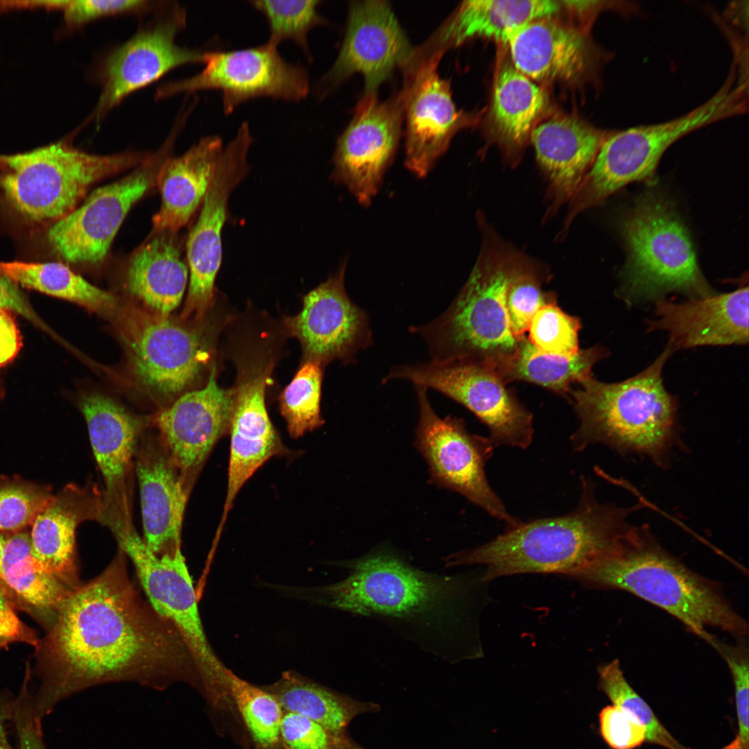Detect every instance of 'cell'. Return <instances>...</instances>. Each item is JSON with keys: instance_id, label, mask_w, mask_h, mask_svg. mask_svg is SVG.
Segmentation results:
<instances>
[{"instance_id": "1", "label": "cell", "mask_w": 749, "mask_h": 749, "mask_svg": "<svg viewBox=\"0 0 749 749\" xmlns=\"http://www.w3.org/2000/svg\"><path fill=\"white\" fill-rule=\"evenodd\" d=\"M119 549L98 576L70 591L36 647L40 680L33 695L35 720L62 700L112 682L155 690L186 683L201 691L194 663L174 626L130 581Z\"/></svg>"}, {"instance_id": "2", "label": "cell", "mask_w": 749, "mask_h": 749, "mask_svg": "<svg viewBox=\"0 0 749 749\" xmlns=\"http://www.w3.org/2000/svg\"><path fill=\"white\" fill-rule=\"evenodd\" d=\"M348 575L316 590L329 608L377 619L443 660L458 658L466 584L420 570L387 551L347 562Z\"/></svg>"}, {"instance_id": "3", "label": "cell", "mask_w": 749, "mask_h": 749, "mask_svg": "<svg viewBox=\"0 0 749 749\" xmlns=\"http://www.w3.org/2000/svg\"><path fill=\"white\" fill-rule=\"evenodd\" d=\"M481 227L482 249L458 295L433 321L410 329L426 341L431 361L476 362L502 379L524 340L511 329L508 289L517 277L535 264L487 227Z\"/></svg>"}, {"instance_id": "4", "label": "cell", "mask_w": 749, "mask_h": 749, "mask_svg": "<svg viewBox=\"0 0 749 749\" xmlns=\"http://www.w3.org/2000/svg\"><path fill=\"white\" fill-rule=\"evenodd\" d=\"M581 484L572 512L507 528L485 544L448 556L446 567L486 566L482 581L521 574L571 578L631 527L627 517L635 510L599 503L591 482L582 477Z\"/></svg>"}, {"instance_id": "5", "label": "cell", "mask_w": 749, "mask_h": 749, "mask_svg": "<svg viewBox=\"0 0 749 749\" xmlns=\"http://www.w3.org/2000/svg\"><path fill=\"white\" fill-rule=\"evenodd\" d=\"M583 585L626 590L660 607L709 641V626L744 635L745 620L714 585L667 553L645 527L631 526L572 577Z\"/></svg>"}, {"instance_id": "6", "label": "cell", "mask_w": 749, "mask_h": 749, "mask_svg": "<svg viewBox=\"0 0 749 749\" xmlns=\"http://www.w3.org/2000/svg\"><path fill=\"white\" fill-rule=\"evenodd\" d=\"M673 352L667 345L644 370L621 382L608 384L591 377L578 383L569 393L579 420L569 438L573 449L603 444L666 466L680 445L677 401L662 377Z\"/></svg>"}, {"instance_id": "7", "label": "cell", "mask_w": 749, "mask_h": 749, "mask_svg": "<svg viewBox=\"0 0 749 749\" xmlns=\"http://www.w3.org/2000/svg\"><path fill=\"white\" fill-rule=\"evenodd\" d=\"M621 233L627 260L621 297L630 304L671 291L691 299L715 294L703 275L687 227L660 196L638 200L623 218Z\"/></svg>"}, {"instance_id": "8", "label": "cell", "mask_w": 749, "mask_h": 749, "mask_svg": "<svg viewBox=\"0 0 749 749\" xmlns=\"http://www.w3.org/2000/svg\"><path fill=\"white\" fill-rule=\"evenodd\" d=\"M148 157L133 152L94 155L59 141L0 155V186L25 219L55 223L78 206L93 184L138 166Z\"/></svg>"}, {"instance_id": "9", "label": "cell", "mask_w": 749, "mask_h": 749, "mask_svg": "<svg viewBox=\"0 0 749 749\" xmlns=\"http://www.w3.org/2000/svg\"><path fill=\"white\" fill-rule=\"evenodd\" d=\"M119 549L132 562L150 605L176 629L196 666L201 694L209 705H230L227 670L213 651L203 628L193 583L184 556L155 555L134 528L116 537Z\"/></svg>"}, {"instance_id": "10", "label": "cell", "mask_w": 749, "mask_h": 749, "mask_svg": "<svg viewBox=\"0 0 749 749\" xmlns=\"http://www.w3.org/2000/svg\"><path fill=\"white\" fill-rule=\"evenodd\" d=\"M117 313L131 375L146 395L169 402L199 379L209 357V338L199 327L134 307Z\"/></svg>"}, {"instance_id": "11", "label": "cell", "mask_w": 749, "mask_h": 749, "mask_svg": "<svg viewBox=\"0 0 749 749\" xmlns=\"http://www.w3.org/2000/svg\"><path fill=\"white\" fill-rule=\"evenodd\" d=\"M722 118L721 105L710 98L672 120L610 134L569 200L563 230L580 212L601 204L625 186L653 180L662 156L673 143Z\"/></svg>"}, {"instance_id": "12", "label": "cell", "mask_w": 749, "mask_h": 749, "mask_svg": "<svg viewBox=\"0 0 749 749\" xmlns=\"http://www.w3.org/2000/svg\"><path fill=\"white\" fill-rule=\"evenodd\" d=\"M391 379L438 390L463 405L487 426L494 447L526 449L533 441L532 414L484 365L468 361L401 365L390 369L384 383Z\"/></svg>"}, {"instance_id": "13", "label": "cell", "mask_w": 749, "mask_h": 749, "mask_svg": "<svg viewBox=\"0 0 749 749\" xmlns=\"http://www.w3.org/2000/svg\"><path fill=\"white\" fill-rule=\"evenodd\" d=\"M420 417L415 445L426 460L431 481L456 492L508 528L522 522L510 514L493 490L485 473L494 446L489 438L470 433L456 417H439L433 409L426 388L415 386Z\"/></svg>"}, {"instance_id": "14", "label": "cell", "mask_w": 749, "mask_h": 749, "mask_svg": "<svg viewBox=\"0 0 749 749\" xmlns=\"http://www.w3.org/2000/svg\"><path fill=\"white\" fill-rule=\"evenodd\" d=\"M277 47L266 42L243 49L207 51L200 72L160 85L155 98L219 90L226 114L241 103L260 96L299 101L309 92L308 72L303 66L284 60Z\"/></svg>"}, {"instance_id": "15", "label": "cell", "mask_w": 749, "mask_h": 749, "mask_svg": "<svg viewBox=\"0 0 749 749\" xmlns=\"http://www.w3.org/2000/svg\"><path fill=\"white\" fill-rule=\"evenodd\" d=\"M171 135L162 148L129 175L92 191L83 203L53 223L47 241L63 259L73 264L103 262L128 212L155 184L169 157Z\"/></svg>"}, {"instance_id": "16", "label": "cell", "mask_w": 749, "mask_h": 749, "mask_svg": "<svg viewBox=\"0 0 749 749\" xmlns=\"http://www.w3.org/2000/svg\"><path fill=\"white\" fill-rule=\"evenodd\" d=\"M186 13L171 6L101 61V91L89 121L99 122L132 92L157 80L178 67L204 63L207 51L178 45L175 37L184 27Z\"/></svg>"}, {"instance_id": "17", "label": "cell", "mask_w": 749, "mask_h": 749, "mask_svg": "<svg viewBox=\"0 0 749 749\" xmlns=\"http://www.w3.org/2000/svg\"><path fill=\"white\" fill-rule=\"evenodd\" d=\"M254 139L243 122L234 138L225 146L199 216L186 243L189 285L182 318L200 320L212 304L215 279L222 261V230L227 217V202L234 188L249 171L246 162Z\"/></svg>"}, {"instance_id": "18", "label": "cell", "mask_w": 749, "mask_h": 749, "mask_svg": "<svg viewBox=\"0 0 749 749\" xmlns=\"http://www.w3.org/2000/svg\"><path fill=\"white\" fill-rule=\"evenodd\" d=\"M404 113L402 92L386 101L365 94L339 137L333 157V180L362 206H369L393 160Z\"/></svg>"}, {"instance_id": "19", "label": "cell", "mask_w": 749, "mask_h": 749, "mask_svg": "<svg viewBox=\"0 0 749 749\" xmlns=\"http://www.w3.org/2000/svg\"><path fill=\"white\" fill-rule=\"evenodd\" d=\"M346 261L325 282L303 298L301 311L286 317L288 332L301 343L307 360L326 364L356 361L372 343L366 312L354 304L345 289Z\"/></svg>"}, {"instance_id": "20", "label": "cell", "mask_w": 749, "mask_h": 749, "mask_svg": "<svg viewBox=\"0 0 749 749\" xmlns=\"http://www.w3.org/2000/svg\"><path fill=\"white\" fill-rule=\"evenodd\" d=\"M91 445L105 485L101 523L114 534L133 527L130 476L141 422L112 398L98 393L81 396Z\"/></svg>"}, {"instance_id": "21", "label": "cell", "mask_w": 749, "mask_h": 749, "mask_svg": "<svg viewBox=\"0 0 749 749\" xmlns=\"http://www.w3.org/2000/svg\"><path fill=\"white\" fill-rule=\"evenodd\" d=\"M443 52L436 51L405 67L404 98L406 130V167L417 178L426 177L447 150L464 123L453 102L449 83L438 73Z\"/></svg>"}, {"instance_id": "22", "label": "cell", "mask_w": 749, "mask_h": 749, "mask_svg": "<svg viewBox=\"0 0 749 749\" xmlns=\"http://www.w3.org/2000/svg\"><path fill=\"white\" fill-rule=\"evenodd\" d=\"M414 53L387 2H353L338 55L320 83L329 89L360 73L365 80V94H377L393 70L405 68Z\"/></svg>"}, {"instance_id": "23", "label": "cell", "mask_w": 749, "mask_h": 749, "mask_svg": "<svg viewBox=\"0 0 749 749\" xmlns=\"http://www.w3.org/2000/svg\"><path fill=\"white\" fill-rule=\"evenodd\" d=\"M234 388H221L212 368L206 386L180 395L155 417L158 437L189 490L196 475L229 429Z\"/></svg>"}, {"instance_id": "24", "label": "cell", "mask_w": 749, "mask_h": 749, "mask_svg": "<svg viewBox=\"0 0 749 749\" xmlns=\"http://www.w3.org/2000/svg\"><path fill=\"white\" fill-rule=\"evenodd\" d=\"M243 368L234 388V404L230 424V446L227 486L222 531L234 499L246 482L267 460L279 454L282 444L271 422L265 403L266 387L272 362L252 363Z\"/></svg>"}, {"instance_id": "25", "label": "cell", "mask_w": 749, "mask_h": 749, "mask_svg": "<svg viewBox=\"0 0 749 749\" xmlns=\"http://www.w3.org/2000/svg\"><path fill=\"white\" fill-rule=\"evenodd\" d=\"M748 286L677 303L660 300L648 330H665L674 351L748 343Z\"/></svg>"}, {"instance_id": "26", "label": "cell", "mask_w": 749, "mask_h": 749, "mask_svg": "<svg viewBox=\"0 0 749 749\" xmlns=\"http://www.w3.org/2000/svg\"><path fill=\"white\" fill-rule=\"evenodd\" d=\"M144 542L155 555H174L189 490L158 438H142L137 447Z\"/></svg>"}, {"instance_id": "27", "label": "cell", "mask_w": 749, "mask_h": 749, "mask_svg": "<svg viewBox=\"0 0 749 749\" xmlns=\"http://www.w3.org/2000/svg\"><path fill=\"white\" fill-rule=\"evenodd\" d=\"M103 495L97 485L69 484L37 515L30 532L32 551L42 568L72 589L79 582L76 530L86 520L101 522Z\"/></svg>"}, {"instance_id": "28", "label": "cell", "mask_w": 749, "mask_h": 749, "mask_svg": "<svg viewBox=\"0 0 749 749\" xmlns=\"http://www.w3.org/2000/svg\"><path fill=\"white\" fill-rule=\"evenodd\" d=\"M610 134L573 117H556L534 128L530 139L548 180V214L570 200Z\"/></svg>"}, {"instance_id": "29", "label": "cell", "mask_w": 749, "mask_h": 749, "mask_svg": "<svg viewBox=\"0 0 749 749\" xmlns=\"http://www.w3.org/2000/svg\"><path fill=\"white\" fill-rule=\"evenodd\" d=\"M224 148L221 137L209 135L183 155L166 159L157 177L161 205L153 217L149 237L174 234L188 223L203 204Z\"/></svg>"}, {"instance_id": "30", "label": "cell", "mask_w": 749, "mask_h": 749, "mask_svg": "<svg viewBox=\"0 0 749 749\" xmlns=\"http://www.w3.org/2000/svg\"><path fill=\"white\" fill-rule=\"evenodd\" d=\"M506 44L513 66L532 80L571 81L593 62V50L585 37L549 18L522 26Z\"/></svg>"}, {"instance_id": "31", "label": "cell", "mask_w": 749, "mask_h": 749, "mask_svg": "<svg viewBox=\"0 0 749 749\" xmlns=\"http://www.w3.org/2000/svg\"><path fill=\"white\" fill-rule=\"evenodd\" d=\"M172 234L150 236L130 259L126 286L131 296L147 311L168 316L180 304L188 268Z\"/></svg>"}, {"instance_id": "32", "label": "cell", "mask_w": 749, "mask_h": 749, "mask_svg": "<svg viewBox=\"0 0 749 749\" xmlns=\"http://www.w3.org/2000/svg\"><path fill=\"white\" fill-rule=\"evenodd\" d=\"M0 586L14 605L31 614L46 630L71 590L42 568L33 554L30 533L26 530L6 535Z\"/></svg>"}, {"instance_id": "33", "label": "cell", "mask_w": 749, "mask_h": 749, "mask_svg": "<svg viewBox=\"0 0 749 749\" xmlns=\"http://www.w3.org/2000/svg\"><path fill=\"white\" fill-rule=\"evenodd\" d=\"M559 10V2L552 0L464 1L440 31V49L480 37L506 44L522 26L549 18Z\"/></svg>"}, {"instance_id": "34", "label": "cell", "mask_w": 749, "mask_h": 749, "mask_svg": "<svg viewBox=\"0 0 749 749\" xmlns=\"http://www.w3.org/2000/svg\"><path fill=\"white\" fill-rule=\"evenodd\" d=\"M262 687L276 698L284 712L310 718L339 738L349 736L347 727L356 716L380 709L377 703L354 700L291 671Z\"/></svg>"}, {"instance_id": "35", "label": "cell", "mask_w": 749, "mask_h": 749, "mask_svg": "<svg viewBox=\"0 0 749 749\" xmlns=\"http://www.w3.org/2000/svg\"><path fill=\"white\" fill-rule=\"evenodd\" d=\"M546 104L543 89L512 64L500 67L494 85L490 119L494 134L510 153L521 148Z\"/></svg>"}, {"instance_id": "36", "label": "cell", "mask_w": 749, "mask_h": 749, "mask_svg": "<svg viewBox=\"0 0 749 749\" xmlns=\"http://www.w3.org/2000/svg\"><path fill=\"white\" fill-rule=\"evenodd\" d=\"M0 272L18 285L78 304L89 311L112 316L116 297L99 289L60 262H0Z\"/></svg>"}, {"instance_id": "37", "label": "cell", "mask_w": 749, "mask_h": 749, "mask_svg": "<svg viewBox=\"0 0 749 749\" xmlns=\"http://www.w3.org/2000/svg\"><path fill=\"white\" fill-rule=\"evenodd\" d=\"M608 355L601 346L581 350L573 356L542 352L524 338L503 379L522 380L567 395L571 386L592 377L594 365Z\"/></svg>"}, {"instance_id": "38", "label": "cell", "mask_w": 749, "mask_h": 749, "mask_svg": "<svg viewBox=\"0 0 749 749\" xmlns=\"http://www.w3.org/2000/svg\"><path fill=\"white\" fill-rule=\"evenodd\" d=\"M228 691L253 749H284L281 722L284 710L276 698L227 670Z\"/></svg>"}, {"instance_id": "39", "label": "cell", "mask_w": 749, "mask_h": 749, "mask_svg": "<svg viewBox=\"0 0 749 749\" xmlns=\"http://www.w3.org/2000/svg\"><path fill=\"white\" fill-rule=\"evenodd\" d=\"M322 365L307 360L279 396V410L290 436H302L323 424L320 415Z\"/></svg>"}, {"instance_id": "40", "label": "cell", "mask_w": 749, "mask_h": 749, "mask_svg": "<svg viewBox=\"0 0 749 749\" xmlns=\"http://www.w3.org/2000/svg\"><path fill=\"white\" fill-rule=\"evenodd\" d=\"M250 3L268 21V43L277 46L282 41L292 40L311 60L307 35L313 28L325 22L318 11L319 1L260 0Z\"/></svg>"}, {"instance_id": "41", "label": "cell", "mask_w": 749, "mask_h": 749, "mask_svg": "<svg viewBox=\"0 0 749 749\" xmlns=\"http://www.w3.org/2000/svg\"><path fill=\"white\" fill-rule=\"evenodd\" d=\"M599 688L612 705L635 716L646 730V741L666 749H689L678 742L659 721L649 705L626 679L618 660L598 668Z\"/></svg>"}, {"instance_id": "42", "label": "cell", "mask_w": 749, "mask_h": 749, "mask_svg": "<svg viewBox=\"0 0 749 749\" xmlns=\"http://www.w3.org/2000/svg\"><path fill=\"white\" fill-rule=\"evenodd\" d=\"M53 496L49 488L18 478L0 481V533L12 534L32 525Z\"/></svg>"}, {"instance_id": "43", "label": "cell", "mask_w": 749, "mask_h": 749, "mask_svg": "<svg viewBox=\"0 0 749 749\" xmlns=\"http://www.w3.org/2000/svg\"><path fill=\"white\" fill-rule=\"evenodd\" d=\"M578 318L562 311L556 302L540 308L529 327V341L540 350L553 354L573 356L579 352Z\"/></svg>"}, {"instance_id": "44", "label": "cell", "mask_w": 749, "mask_h": 749, "mask_svg": "<svg viewBox=\"0 0 749 749\" xmlns=\"http://www.w3.org/2000/svg\"><path fill=\"white\" fill-rule=\"evenodd\" d=\"M537 265L525 270L511 283L507 295V307L512 332L519 340L525 338L530 322L537 311L554 302V295L542 291L541 283L545 273Z\"/></svg>"}, {"instance_id": "45", "label": "cell", "mask_w": 749, "mask_h": 749, "mask_svg": "<svg viewBox=\"0 0 749 749\" xmlns=\"http://www.w3.org/2000/svg\"><path fill=\"white\" fill-rule=\"evenodd\" d=\"M724 657L732 673L734 687L738 732L732 741L722 749H748L749 681L748 657L743 648L714 645Z\"/></svg>"}, {"instance_id": "46", "label": "cell", "mask_w": 749, "mask_h": 749, "mask_svg": "<svg viewBox=\"0 0 749 749\" xmlns=\"http://www.w3.org/2000/svg\"><path fill=\"white\" fill-rule=\"evenodd\" d=\"M348 737L339 738L310 718L284 711L281 722L284 749H341Z\"/></svg>"}, {"instance_id": "47", "label": "cell", "mask_w": 749, "mask_h": 749, "mask_svg": "<svg viewBox=\"0 0 749 749\" xmlns=\"http://www.w3.org/2000/svg\"><path fill=\"white\" fill-rule=\"evenodd\" d=\"M601 734L612 749H635L646 741V730L628 711L612 705L599 715Z\"/></svg>"}, {"instance_id": "48", "label": "cell", "mask_w": 749, "mask_h": 749, "mask_svg": "<svg viewBox=\"0 0 749 749\" xmlns=\"http://www.w3.org/2000/svg\"><path fill=\"white\" fill-rule=\"evenodd\" d=\"M144 0H72L63 10L66 24L78 27L106 17L146 11L155 6Z\"/></svg>"}, {"instance_id": "49", "label": "cell", "mask_w": 749, "mask_h": 749, "mask_svg": "<svg viewBox=\"0 0 749 749\" xmlns=\"http://www.w3.org/2000/svg\"><path fill=\"white\" fill-rule=\"evenodd\" d=\"M12 722L17 737V749H46L41 723L36 721L34 717L33 696L27 682L23 683L15 698Z\"/></svg>"}, {"instance_id": "50", "label": "cell", "mask_w": 749, "mask_h": 749, "mask_svg": "<svg viewBox=\"0 0 749 749\" xmlns=\"http://www.w3.org/2000/svg\"><path fill=\"white\" fill-rule=\"evenodd\" d=\"M40 640L34 630L18 617L15 605L0 586V648L15 642L37 646Z\"/></svg>"}, {"instance_id": "51", "label": "cell", "mask_w": 749, "mask_h": 749, "mask_svg": "<svg viewBox=\"0 0 749 749\" xmlns=\"http://www.w3.org/2000/svg\"><path fill=\"white\" fill-rule=\"evenodd\" d=\"M0 309L18 313L42 331L55 336V333L36 313L19 285L1 272Z\"/></svg>"}, {"instance_id": "52", "label": "cell", "mask_w": 749, "mask_h": 749, "mask_svg": "<svg viewBox=\"0 0 749 749\" xmlns=\"http://www.w3.org/2000/svg\"><path fill=\"white\" fill-rule=\"evenodd\" d=\"M12 312L0 309V367L11 361L21 347V336Z\"/></svg>"}, {"instance_id": "53", "label": "cell", "mask_w": 749, "mask_h": 749, "mask_svg": "<svg viewBox=\"0 0 749 749\" xmlns=\"http://www.w3.org/2000/svg\"><path fill=\"white\" fill-rule=\"evenodd\" d=\"M15 702L10 695H0V749H15L9 742L6 730L7 723L13 719Z\"/></svg>"}, {"instance_id": "54", "label": "cell", "mask_w": 749, "mask_h": 749, "mask_svg": "<svg viewBox=\"0 0 749 749\" xmlns=\"http://www.w3.org/2000/svg\"><path fill=\"white\" fill-rule=\"evenodd\" d=\"M341 749H365L348 737L342 743Z\"/></svg>"}, {"instance_id": "55", "label": "cell", "mask_w": 749, "mask_h": 749, "mask_svg": "<svg viewBox=\"0 0 749 749\" xmlns=\"http://www.w3.org/2000/svg\"><path fill=\"white\" fill-rule=\"evenodd\" d=\"M6 535L0 533V572L1 569V564L3 556V550L5 546Z\"/></svg>"}]
</instances>
